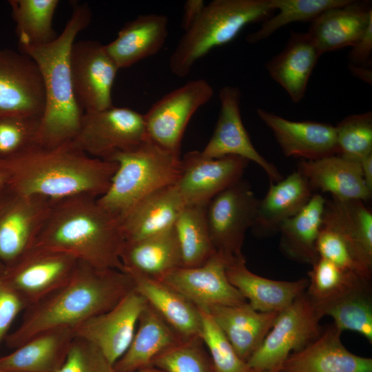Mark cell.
I'll use <instances>...</instances> for the list:
<instances>
[{
  "mask_svg": "<svg viewBox=\"0 0 372 372\" xmlns=\"http://www.w3.org/2000/svg\"><path fill=\"white\" fill-rule=\"evenodd\" d=\"M260 120L271 130L283 154L313 161L338 154L335 127L316 121H295L258 108Z\"/></svg>",
  "mask_w": 372,
  "mask_h": 372,
  "instance_id": "cell-19",
  "label": "cell"
},
{
  "mask_svg": "<svg viewBox=\"0 0 372 372\" xmlns=\"http://www.w3.org/2000/svg\"><path fill=\"white\" fill-rule=\"evenodd\" d=\"M320 53L307 32H291L284 49L265 68L294 103L304 96L310 76Z\"/></svg>",
  "mask_w": 372,
  "mask_h": 372,
  "instance_id": "cell-32",
  "label": "cell"
},
{
  "mask_svg": "<svg viewBox=\"0 0 372 372\" xmlns=\"http://www.w3.org/2000/svg\"><path fill=\"white\" fill-rule=\"evenodd\" d=\"M311 267L306 293L315 305L330 301L358 282L367 280L320 257Z\"/></svg>",
  "mask_w": 372,
  "mask_h": 372,
  "instance_id": "cell-39",
  "label": "cell"
},
{
  "mask_svg": "<svg viewBox=\"0 0 372 372\" xmlns=\"http://www.w3.org/2000/svg\"><path fill=\"white\" fill-rule=\"evenodd\" d=\"M74 335L61 327L43 331L0 357V370L9 372H59Z\"/></svg>",
  "mask_w": 372,
  "mask_h": 372,
  "instance_id": "cell-26",
  "label": "cell"
},
{
  "mask_svg": "<svg viewBox=\"0 0 372 372\" xmlns=\"http://www.w3.org/2000/svg\"><path fill=\"white\" fill-rule=\"evenodd\" d=\"M213 94L209 82L198 79L163 96L143 114L147 138L164 150L180 156L182 139L189 121Z\"/></svg>",
  "mask_w": 372,
  "mask_h": 372,
  "instance_id": "cell-9",
  "label": "cell"
},
{
  "mask_svg": "<svg viewBox=\"0 0 372 372\" xmlns=\"http://www.w3.org/2000/svg\"><path fill=\"white\" fill-rule=\"evenodd\" d=\"M348 68L353 76L371 85L372 70L371 66H361L349 63Z\"/></svg>",
  "mask_w": 372,
  "mask_h": 372,
  "instance_id": "cell-49",
  "label": "cell"
},
{
  "mask_svg": "<svg viewBox=\"0 0 372 372\" xmlns=\"http://www.w3.org/2000/svg\"><path fill=\"white\" fill-rule=\"evenodd\" d=\"M206 3L203 0H187L184 3L181 27L187 30L198 18Z\"/></svg>",
  "mask_w": 372,
  "mask_h": 372,
  "instance_id": "cell-48",
  "label": "cell"
},
{
  "mask_svg": "<svg viewBox=\"0 0 372 372\" xmlns=\"http://www.w3.org/2000/svg\"><path fill=\"white\" fill-rule=\"evenodd\" d=\"M230 283L250 306L260 312H280L304 293L307 278L294 281L272 280L251 272L244 256L231 259L226 268Z\"/></svg>",
  "mask_w": 372,
  "mask_h": 372,
  "instance_id": "cell-21",
  "label": "cell"
},
{
  "mask_svg": "<svg viewBox=\"0 0 372 372\" xmlns=\"http://www.w3.org/2000/svg\"><path fill=\"white\" fill-rule=\"evenodd\" d=\"M371 21V3L351 0L322 12L311 22L307 34L322 54L353 46Z\"/></svg>",
  "mask_w": 372,
  "mask_h": 372,
  "instance_id": "cell-23",
  "label": "cell"
},
{
  "mask_svg": "<svg viewBox=\"0 0 372 372\" xmlns=\"http://www.w3.org/2000/svg\"><path fill=\"white\" fill-rule=\"evenodd\" d=\"M230 260L223 254L216 251L202 265L176 268L160 280L198 308L207 309L215 305L241 304L247 300L230 283L226 274L227 265Z\"/></svg>",
  "mask_w": 372,
  "mask_h": 372,
  "instance_id": "cell-18",
  "label": "cell"
},
{
  "mask_svg": "<svg viewBox=\"0 0 372 372\" xmlns=\"http://www.w3.org/2000/svg\"><path fill=\"white\" fill-rule=\"evenodd\" d=\"M42 76L28 55L0 48V117L42 116L45 107Z\"/></svg>",
  "mask_w": 372,
  "mask_h": 372,
  "instance_id": "cell-17",
  "label": "cell"
},
{
  "mask_svg": "<svg viewBox=\"0 0 372 372\" xmlns=\"http://www.w3.org/2000/svg\"><path fill=\"white\" fill-rule=\"evenodd\" d=\"M333 323L302 350L290 354L278 372H372V358L349 351Z\"/></svg>",
  "mask_w": 372,
  "mask_h": 372,
  "instance_id": "cell-20",
  "label": "cell"
},
{
  "mask_svg": "<svg viewBox=\"0 0 372 372\" xmlns=\"http://www.w3.org/2000/svg\"><path fill=\"white\" fill-rule=\"evenodd\" d=\"M122 271L161 280L182 267V258L174 227L158 234L125 241L121 254Z\"/></svg>",
  "mask_w": 372,
  "mask_h": 372,
  "instance_id": "cell-31",
  "label": "cell"
},
{
  "mask_svg": "<svg viewBox=\"0 0 372 372\" xmlns=\"http://www.w3.org/2000/svg\"><path fill=\"white\" fill-rule=\"evenodd\" d=\"M79 260L67 254L32 247L1 273L28 307L64 285Z\"/></svg>",
  "mask_w": 372,
  "mask_h": 372,
  "instance_id": "cell-12",
  "label": "cell"
},
{
  "mask_svg": "<svg viewBox=\"0 0 372 372\" xmlns=\"http://www.w3.org/2000/svg\"><path fill=\"white\" fill-rule=\"evenodd\" d=\"M322 223L336 231L356 260L372 273V213L364 202L326 199Z\"/></svg>",
  "mask_w": 372,
  "mask_h": 372,
  "instance_id": "cell-30",
  "label": "cell"
},
{
  "mask_svg": "<svg viewBox=\"0 0 372 372\" xmlns=\"http://www.w3.org/2000/svg\"><path fill=\"white\" fill-rule=\"evenodd\" d=\"M147 138L143 114L113 105L101 111L84 112L72 142L87 155L108 161L118 152L138 147Z\"/></svg>",
  "mask_w": 372,
  "mask_h": 372,
  "instance_id": "cell-8",
  "label": "cell"
},
{
  "mask_svg": "<svg viewBox=\"0 0 372 372\" xmlns=\"http://www.w3.org/2000/svg\"><path fill=\"white\" fill-rule=\"evenodd\" d=\"M220 110L211 137L200 152L207 158L238 156L252 161L267 174L270 183L280 181L283 176L277 167L262 156L251 143L240 114L241 93L239 88L225 85L219 91Z\"/></svg>",
  "mask_w": 372,
  "mask_h": 372,
  "instance_id": "cell-15",
  "label": "cell"
},
{
  "mask_svg": "<svg viewBox=\"0 0 372 372\" xmlns=\"http://www.w3.org/2000/svg\"><path fill=\"white\" fill-rule=\"evenodd\" d=\"M359 163L363 179L372 192V153L362 158Z\"/></svg>",
  "mask_w": 372,
  "mask_h": 372,
  "instance_id": "cell-50",
  "label": "cell"
},
{
  "mask_svg": "<svg viewBox=\"0 0 372 372\" xmlns=\"http://www.w3.org/2000/svg\"><path fill=\"white\" fill-rule=\"evenodd\" d=\"M132 372H165V371L154 366H150L145 367L143 369H140L138 370H136Z\"/></svg>",
  "mask_w": 372,
  "mask_h": 372,
  "instance_id": "cell-52",
  "label": "cell"
},
{
  "mask_svg": "<svg viewBox=\"0 0 372 372\" xmlns=\"http://www.w3.org/2000/svg\"><path fill=\"white\" fill-rule=\"evenodd\" d=\"M267 372H270V371H267Z\"/></svg>",
  "mask_w": 372,
  "mask_h": 372,
  "instance_id": "cell-55",
  "label": "cell"
},
{
  "mask_svg": "<svg viewBox=\"0 0 372 372\" xmlns=\"http://www.w3.org/2000/svg\"><path fill=\"white\" fill-rule=\"evenodd\" d=\"M19 48L48 44L58 35L52 21L58 0H10Z\"/></svg>",
  "mask_w": 372,
  "mask_h": 372,
  "instance_id": "cell-36",
  "label": "cell"
},
{
  "mask_svg": "<svg viewBox=\"0 0 372 372\" xmlns=\"http://www.w3.org/2000/svg\"><path fill=\"white\" fill-rule=\"evenodd\" d=\"M313 194L306 178L298 170L270 183L265 197L259 200L251 229L263 238L278 233L282 223L299 212Z\"/></svg>",
  "mask_w": 372,
  "mask_h": 372,
  "instance_id": "cell-24",
  "label": "cell"
},
{
  "mask_svg": "<svg viewBox=\"0 0 372 372\" xmlns=\"http://www.w3.org/2000/svg\"><path fill=\"white\" fill-rule=\"evenodd\" d=\"M183 340L146 302L132 342L114 369L116 372H132L150 366L158 355Z\"/></svg>",
  "mask_w": 372,
  "mask_h": 372,
  "instance_id": "cell-33",
  "label": "cell"
},
{
  "mask_svg": "<svg viewBox=\"0 0 372 372\" xmlns=\"http://www.w3.org/2000/svg\"><path fill=\"white\" fill-rule=\"evenodd\" d=\"M245 362L262 344L278 312H260L246 302L234 306H211L206 309Z\"/></svg>",
  "mask_w": 372,
  "mask_h": 372,
  "instance_id": "cell-27",
  "label": "cell"
},
{
  "mask_svg": "<svg viewBox=\"0 0 372 372\" xmlns=\"http://www.w3.org/2000/svg\"><path fill=\"white\" fill-rule=\"evenodd\" d=\"M198 309L201 317L199 337L209 355L213 372H254L238 355L210 313L206 309Z\"/></svg>",
  "mask_w": 372,
  "mask_h": 372,
  "instance_id": "cell-40",
  "label": "cell"
},
{
  "mask_svg": "<svg viewBox=\"0 0 372 372\" xmlns=\"http://www.w3.org/2000/svg\"><path fill=\"white\" fill-rule=\"evenodd\" d=\"M205 207L186 205L174 225L183 267L202 265L216 252L207 224Z\"/></svg>",
  "mask_w": 372,
  "mask_h": 372,
  "instance_id": "cell-37",
  "label": "cell"
},
{
  "mask_svg": "<svg viewBox=\"0 0 372 372\" xmlns=\"http://www.w3.org/2000/svg\"><path fill=\"white\" fill-rule=\"evenodd\" d=\"M27 307L22 297L0 274V344L14 319Z\"/></svg>",
  "mask_w": 372,
  "mask_h": 372,
  "instance_id": "cell-46",
  "label": "cell"
},
{
  "mask_svg": "<svg viewBox=\"0 0 372 372\" xmlns=\"http://www.w3.org/2000/svg\"><path fill=\"white\" fill-rule=\"evenodd\" d=\"M335 127L338 155L359 162L372 153V113L351 114Z\"/></svg>",
  "mask_w": 372,
  "mask_h": 372,
  "instance_id": "cell-43",
  "label": "cell"
},
{
  "mask_svg": "<svg viewBox=\"0 0 372 372\" xmlns=\"http://www.w3.org/2000/svg\"><path fill=\"white\" fill-rule=\"evenodd\" d=\"M316 249L320 258L326 259L340 269L363 279L371 280L372 273L356 260L344 240L336 231L323 223L318 237Z\"/></svg>",
  "mask_w": 372,
  "mask_h": 372,
  "instance_id": "cell-44",
  "label": "cell"
},
{
  "mask_svg": "<svg viewBox=\"0 0 372 372\" xmlns=\"http://www.w3.org/2000/svg\"><path fill=\"white\" fill-rule=\"evenodd\" d=\"M59 372H116L102 352L93 344L74 338Z\"/></svg>",
  "mask_w": 372,
  "mask_h": 372,
  "instance_id": "cell-45",
  "label": "cell"
},
{
  "mask_svg": "<svg viewBox=\"0 0 372 372\" xmlns=\"http://www.w3.org/2000/svg\"><path fill=\"white\" fill-rule=\"evenodd\" d=\"M125 272L131 277L134 290L183 339L199 337L201 317L196 305L160 280L135 272Z\"/></svg>",
  "mask_w": 372,
  "mask_h": 372,
  "instance_id": "cell-29",
  "label": "cell"
},
{
  "mask_svg": "<svg viewBox=\"0 0 372 372\" xmlns=\"http://www.w3.org/2000/svg\"><path fill=\"white\" fill-rule=\"evenodd\" d=\"M277 14L263 21L261 27L249 34V43L264 40L280 28L293 22H311L324 11L348 3L351 0H270Z\"/></svg>",
  "mask_w": 372,
  "mask_h": 372,
  "instance_id": "cell-38",
  "label": "cell"
},
{
  "mask_svg": "<svg viewBox=\"0 0 372 372\" xmlns=\"http://www.w3.org/2000/svg\"><path fill=\"white\" fill-rule=\"evenodd\" d=\"M275 10L270 0H213L185 31L169 59L174 75L185 77L212 49L233 41L247 25L265 21Z\"/></svg>",
  "mask_w": 372,
  "mask_h": 372,
  "instance_id": "cell-5",
  "label": "cell"
},
{
  "mask_svg": "<svg viewBox=\"0 0 372 372\" xmlns=\"http://www.w3.org/2000/svg\"><path fill=\"white\" fill-rule=\"evenodd\" d=\"M7 187V177L6 174L0 170V193Z\"/></svg>",
  "mask_w": 372,
  "mask_h": 372,
  "instance_id": "cell-51",
  "label": "cell"
},
{
  "mask_svg": "<svg viewBox=\"0 0 372 372\" xmlns=\"http://www.w3.org/2000/svg\"><path fill=\"white\" fill-rule=\"evenodd\" d=\"M249 161L229 156L207 158L191 151L180 158L175 185L186 205L206 206L216 195L242 179Z\"/></svg>",
  "mask_w": 372,
  "mask_h": 372,
  "instance_id": "cell-14",
  "label": "cell"
},
{
  "mask_svg": "<svg viewBox=\"0 0 372 372\" xmlns=\"http://www.w3.org/2000/svg\"><path fill=\"white\" fill-rule=\"evenodd\" d=\"M125 242L121 220L97 198L79 195L52 201L32 247L65 253L98 269L122 271Z\"/></svg>",
  "mask_w": 372,
  "mask_h": 372,
  "instance_id": "cell-3",
  "label": "cell"
},
{
  "mask_svg": "<svg viewBox=\"0 0 372 372\" xmlns=\"http://www.w3.org/2000/svg\"><path fill=\"white\" fill-rule=\"evenodd\" d=\"M326 198L314 193L296 215L281 225L280 247L287 258L313 265L318 258L316 242L322 227Z\"/></svg>",
  "mask_w": 372,
  "mask_h": 372,
  "instance_id": "cell-34",
  "label": "cell"
},
{
  "mask_svg": "<svg viewBox=\"0 0 372 372\" xmlns=\"http://www.w3.org/2000/svg\"><path fill=\"white\" fill-rule=\"evenodd\" d=\"M372 55V21L365 30L351 46L349 54V63L355 65L371 66Z\"/></svg>",
  "mask_w": 372,
  "mask_h": 372,
  "instance_id": "cell-47",
  "label": "cell"
},
{
  "mask_svg": "<svg viewBox=\"0 0 372 372\" xmlns=\"http://www.w3.org/2000/svg\"><path fill=\"white\" fill-rule=\"evenodd\" d=\"M116 169V162L92 157L72 141L50 148L38 145L0 160L10 189L51 200L79 195L99 198Z\"/></svg>",
  "mask_w": 372,
  "mask_h": 372,
  "instance_id": "cell-1",
  "label": "cell"
},
{
  "mask_svg": "<svg viewBox=\"0 0 372 372\" xmlns=\"http://www.w3.org/2000/svg\"><path fill=\"white\" fill-rule=\"evenodd\" d=\"M109 161L117 169L99 203L120 220L147 195L176 183L180 156L164 150L147 138L138 147L118 152Z\"/></svg>",
  "mask_w": 372,
  "mask_h": 372,
  "instance_id": "cell-6",
  "label": "cell"
},
{
  "mask_svg": "<svg viewBox=\"0 0 372 372\" xmlns=\"http://www.w3.org/2000/svg\"><path fill=\"white\" fill-rule=\"evenodd\" d=\"M41 118L30 115L0 117V160L10 158L39 145Z\"/></svg>",
  "mask_w": 372,
  "mask_h": 372,
  "instance_id": "cell-42",
  "label": "cell"
},
{
  "mask_svg": "<svg viewBox=\"0 0 372 372\" xmlns=\"http://www.w3.org/2000/svg\"><path fill=\"white\" fill-rule=\"evenodd\" d=\"M3 191L0 193V260L10 265L32 247L53 200L9 188L3 198Z\"/></svg>",
  "mask_w": 372,
  "mask_h": 372,
  "instance_id": "cell-13",
  "label": "cell"
},
{
  "mask_svg": "<svg viewBox=\"0 0 372 372\" xmlns=\"http://www.w3.org/2000/svg\"><path fill=\"white\" fill-rule=\"evenodd\" d=\"M145 304L134 289L109 310L72 329L74 337L95 345L114 365L127 350Z\"/></svg>",
  "mask_w": 372,
  "mask_h": 372,
  "instance_id": "cell-16",
  "label": "cell"
},
{
  "mask_svg": "<svg viewBox=\"0 0 372 372\" xmlns=\"http://www.w3.org/2000/svg\"><path fill=\"white\" fill-rule=\"evenodd\" d=\"M307 180L313 192L331 194V198L368 200L371 191L366 186L360 163L335 154L317 160H300L298 169Z\"/></svg>",
  "mask_w": 372,
  "mask_h": 372,
  "instance_id": "cell-22",
  "label": "cell"
},
{
  "mask_svg": "<svg viewBox=\"0 0 372 372\" xmlns=\"http://www.w3.org/2000/svg\"><path fill=\"white\" fill-rule=\"evenodd\" d=\"M91 20L87 3H73L71 17L55 40L41 46L19 48L35 61L43 79L45 102L39 144L43 147L72 141L80 128L84 112L73 92L70 56L76 35Z\"/></svg>",
  "mask_w": 372,
  "mask_h": 372,
  "instance_id": "cell-4",
  "label": "cell"
},
{
  "mask_svg": "<svg viewBox=\"0 0 372 372\" xmlns=\"http://www.w3.org/2000/svg\"><path fill=\"white\" fill-rule=\"evenodd\" d=\"M133 289L125 271L98 269L79 260L64 285L25 309L20 326L7 336L8 344L16 349L43 331L74 329L109 310Z\"/></svg>",
  "mask_w": 372,
  "mask_h": 372,
  "instance_id": "cell-2",
  "label": "cell"
},
{
  "mask_svg": "<svg viewBox=\"0 0 372 372\" xmlns=\"http://www.w3.org/2000/svg\"><path fill=\"white\" fill-rule=\"evenodd\" d=\"M186 206L175 184L143 198L121 220L125 241H134L174 226Z\"/></svg>",
  "mask_w": 372,
  "mask_h": 372,
  "instance_id": "cell-28",
  "label": "cell"
},
{
  "mask_svg": "<svg viewBox=\"0 0 372 372\" xmlns=\"http://www.w3.org/2000/svg\"><path fill=\"white\" fill-rule=\"evenodd\" d=\"M70 65L74 96L84 112L113 106L112 90L119 68L105 45L92 40L75 41Z\"/></svg>",
  "mask_w": 372,
  "mask_h": 372,
  "instance_id": "cell-11",
  "label": "cell"
},
{
  "mask_svg": "<svg viewBox=\"0 0 372 372\" xmlns=\"http://www.w3.org/2000/svg\"><path fill=\"white\" fill-rule=\"evenodd\" d=\"M1 273H2V272L1 271V269H0V274H1Z\"/></svg>",
  "mask_w": 372,
  "mask_h": 372,
  "instance_id": "cell-54",
  "label": "cell"
},
{
  "mask_svg": "<svg viewBox=\"0 0 372 372\" xmlns=\"http://www.w3.org/2000/svg\"><path fill=\"white\" fill-rule=\"evenodd\" d=\"M316 307L322 317H331L333 324L342 332H356L372 343L371 281L361 280L333 300Z\"/></svg>",
  "mask_w": 372,
  "mask_h": 372,
  "instance_id": "cell-35",
  "label": "cell"
},
{
  "mask_svg": "<svg viewBox=\"0 0 372 372\" xmlns=\"http://www.w3.org/2000/svg\"><path fill=\"white\" fill-rule=\"evenodd\" d=\"M259 200L248 182L241 179L207 203L206 220L216 251L230 259L243 256L245 234L254 224Z\"/></svg>",
  "mask_w": 372,
  "mask_h": 372,
  "instance_id": "cell-10",
  "label": "cell"
},
{
  "mask_svg": "<svg viewBox=\"0 0 372 372\" xmlns=\"http://www.w3.org/2000/svg\"><path fill=\"white\" fill-rule=\"evenodd\" d=\"M322 318L305 291L278 312L262 344L247 360L248 366L254 372H278L290 354L318 338Z\"/></svg>",
  "mask_w": 372,
  "mask_h": 372,
  "instance_id": "cell-7",
  "label": "cell"
},
{
  "mask_svg": "<svg viewBox=\"0 0 372 372\" xmlns=\"http://www.w3.org/2000/svg\"><path fill=\"white\" fill-rule=\"evenodd\" d=\"M0 372H9V371H5L0 370Z\"/></svg>",
  "mask_w": 372,
  "mask_h": 372,
  "instance_id": "cell-53",
  "label": "cell"
},
{
  "mask_svg": "<svg viewBox=\"0 0 372 372\" xmlns=\"http://www.w3.org/2000/svg\"><path fill=\"white\" fill-rule=\"evenodd\" d=\"M167 24L165 14H140L126 23L105 49L119 69L129 68L161 50L167 37Z\"/></svg>",
  "mask_w": 372,
  "mask_h": 372,
  "instance_id": "cell-25",
  "label": "cell"
},
{
  "mask_svg": "<svg viewBox=\"0 0 372 372\" xmlns=\"http://www.w3.org/2000/svg\"><path fill=\"white\" fill-rule=\"evenodd\" d=\"M152 366L165 372H213L209 355L200 337L181 340L158 355Z\"/></svg>",
  "mask_w": 372,
  "mask_h": 372,
  "instance_id": "cell-41",
  "label": "cell"
}]
</instances>
